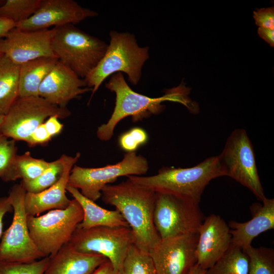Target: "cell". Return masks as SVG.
Here are the masks:
<instances>
[{"mask_svg": "<svg viewBox=\"0 0 274 274\" xmlns=\"http://www.w3.org/2000/svg\"><path fill=\"white\" fill-rule=\"evenodd\" d=\"M50 258L43 274H92L108 260L102 255L79 252L67 245Z\"/></svg>", "mask_w": 274, "mask_h": 274, "instance_id": "cell-20", "label": "cell"}, {"mask_svg": "<svg viewBox=\"0 0 274 274\" xmlns=\"http://www.w3.org/2000/svg\"><path fill=\"white\" fill-rule=\"evenodd\" d=\"M58 119L56 116H51L44 123L51 137L60 133L62 129L63 125L59 121Z\"/></svg>", "mask_w": 274, "mask_h": 274, "instance_id": "cell-35", "label": "cell"}, {"mask_svg": "<svg viewBox=\"0 0 274 274\" xmlns=\"http://www.w3.org/2000/svg\"><path fill=\"white\" fill-rule=\"evenodd\" d=\"M70 115L66 108L52 104L39 96L19 97L5 115L0 133L14 141L26 142L46 119L51 116L64 118Z\"/></svg>", "mask_w": 274, "mask_h": 274, "instance_id": "cell-12", "label": "cell"}, {"mask_svg": "<svg viewBox=\"0 0 274 274\" xmlns=\"http://www.w3.org/2000/svg\"><path fill=\"white\" fill-rule=\"evenodd\" d=\"M91 91L84 79L59 60L41 83L39 96L50 103L66 108L68 102L80 95Z\"/></svg>", "mask_w": 274, "mask_h": 274, "instance_id": "cell-17", "label": "cell"}, {"mask_svg": "<svg viewBox=\"0 0 274 274\" xmlns=\"http://www.w3.org/2000/svg\"><path fill=\"white\" fill-rule=\"evenodd\" d=\"M109 35L110 43L104 56L84 79L92 89L91 98L104 81L117 73H125L130 83L137 85L149 57V47L139 46L134 35L112 30Z\"/></svg>", "mask_w": 274, "mask_h": 274, "instance_id": "cell-4", "label": "cell"}, {"mask_svg": "<svg viewBox=\"0 0 274 274\" xmlns=\"http://www.w3.org/2000/svg\"><path fill=\"white\" fill-rule=\"evenodd\" d=\"M16 24L11 21L0 18V38L4 37Z\"/></svg>", "mask_w": 274, "mask_h": 274, "instance_id": "cell-39", "label": "cell"}, {"mask_svg": "<svg viewBox=\"0 0 274 274\" xmlns=\"http://www.w3.org/2000/svg\"><path fill=\"white\" fill-rule=\"evenodd\" d=\"M133 244L129 227L98 226L88 229L77 227L66 245L79 252L105 256L119 273L128 250Z\"/></svg>", "mask_w": 274, "mask_h": 274, "instance_id": "cell-9", "label": "cell"}, {"mask_svg": "<svg viewBox=\"0 0 274 274\" xmlns=\"http://www.w3.org/2000/svg\"><path fill=\"white\" fill-rule=\"evenodd\" d=\"M51 41L54 55L84 79L104 56L108 45L73 24L55 27Z\"/></svg>", "mask_w": 274, "mask_h": 274, "instance_id": "cell-5", "label": "cell"}, {"mask_svg": "<svg viewBox=\"0 0 274 274\" xmlns=\"http://www.w3.org/2000/svg\"><path fill=\"white\" fill-rule=\"evenodd\" d=\"M58 60L56 57H40L20 65L19 97L38 96L41 83Z\"/></svg>", "mask_w": 274, "mask_h": 274, "instance_id": "cell-22", "label": "cell"}, {"mask_svg": "<svg viewBox=\"0 0 274 274\" xmlns=\"http://www.w3.org/2000/svg\"><path fill=\"white\" fill-rule=\"evenodd\" d=\"M218 156L225 176L249 189L257 199L263 201L266 198L258 175L254 148L245 129H234Z\"/></svg>", "mask_w": 274, "mask_h": 274, "instance_id": "cell-11", "label": "cell"}, {"mask_svg": "<svg viewBox=\"0 0 274 274\" xmlns=\"http://www.w3.org/2000/svg\"><path fill=\"white\" fill-rule=\"evenodd\" d=\"M51 138L43 123L32 132L26 142L30 146L43 144L49 141Z\"/></svg>", "mask_w": 274, "mask_h": 274, "instance_id": "cell-34", "label": "cell"}, {"mask_svg": "<svg viewBox=\"0 0 274 274\" xmlns=\"http://www.w3.org/2000/svg\"><path fill=\"white\" fill-rule=\"evenodd\" d=\"M83 219V211L75 199L64 209L52 210L41 216H27L30 236L44 257H53L70 241Z\"/></svg>", "mask_w": 274, "mask_h": 274, "instance_id": "cell-6", "label": "cell"}, {"mask_svg": "<svg viewBox=\"0 0 274 274\" xmlns=\"http://www.w3.org/2000/svg\"><path fill=\"white\" fill-rule=\"evenodd\" d=\"M97 13L73 0H42L40 7L29 18L16 24L25 30L48 29L50 26L76 24Z\"/></svg>", "mask_w": 274, "mask_h": 274, "instance_id": "cell-15", "label": "cell"}, {"mask_svg": "<svg viewBox=\"0 0 274 274\" xmlns=\"http://www.w3.org/2000/svg\"><path fill=\"white\" fill-rule=\"evenodd\" d=\"M55 28L25 30L15 27L0 38V54L18 65L40 57H56L51 48Z\"/></svg>", "mask_w": 274, "mask_h": 274, "instance_id": "cell-14", "label": "cell"}, {"mask_svg": "<svg viewBox=\"0 0 274 274\" xmlns=\"http://www.w3.org/2000/svg\"><path fill=\"white\" fill-rule=\"evenodd\" d=\"M63 170V160L59 159L49 162L47 168L35 180L22 182L26 192L38 193L51 187L60 179Z\"/></svg>", "mask_w": 274, "mask_h": 274, "instance_id": "cell-28", "label": "cell"}, {"mask_svg": "<svg viewBox=\"0 0 274 274\" xmlns=\"http://www.w3.org/2000/svg\"><path fill=\"white\" fill-rule=\"evenodd\" d=\"M4 116H5V115H0V128H1V127L2 126V124L3 122L4 121Z\"/></svg>", "mask_w": 274, "mask_h": 274, "instance_id": "cell-41", "label": "cell"}, {"mask_svg": "<svg viewBox=\"0 0 274 274\" xmlns=\"http://www.w3.org/2000/svg\"><path fill=\"white\" fill-rule=\"evenodd\" d=\"M20 65L0 56V115H5L19 97Z\"/></svg>", "mask_w": 274, "mask_h": 274, "instance_id": "cell-23", "label": "cell"}, {"mask_svg": "<svg viewBox=\"0 0 274 274\" xmlns=\"http://www.w3.org/2000/svg\"><path fill=\"white\" fill-rule=\"evenodd\" d=\"M42 0H6L0 5V18L15 24L31 17L39 9Z\"/></svg>", "mask_w": 274, "mask_h": 274, "instance_id": "cell-26", "label": "cell"}, {"mask_svg": "<svg viewBox=\"0 0 274 274\" xmlns=\"http://www.w3.org/2000/svg\"><path fill=\"white\" fill-rule=\"evenodd\" d=\"M262 202L251 206L252 218L250 220L229 222L232 244L244 250L251 246L253 240L260 234L274 228V199L266 198Z\"/></svg>", "mask_w": 274, "mask_h": 274, "instance_id": "cell-19", "label": "cell"}, {"mask_svg": "<svg viewBox=\"0 0 274 274\" xmlns=\"http://www.w3.org/2000/svg\"><path fill=\"white\" fill-rule=\"evenodd\" d=\"M13 208L8 196L0 197V237L3 234V218L9 212H12Z\"/></svg>", "mask_w": 274, "mask_h": 274, "instance_id": "cell-36", "label": "cell"}, {"mask_svg": "<svg viewBox=\"0 0 274 274\" xmlns=\"http://www.w3.org/2000/svg\"><path fill=\"white\" fill-rule=\"evenodd\" d=\"M255 24L259 27L274 29V7L257 9L253 11Z\"/></svg>", "mask_w": 274, "mask_h": 274, "instance_id": "cell-33", "label": "cell"}, {"mask_svg": "<svg viewBox=\"0 0 274 274\" xmlns=\"http://www.w3.org/2000/svg\"><path fill=\"white\" fill-rule=\"evenodd\" d=\"M62 155L63 170L60 179L54 185L38 193L26 192L24 199L27 216H37L46 211L62 210L67 208L71 200L66 195L71 171L80 157Z\"/></svg>", "mask_w": 274, "mask_h": 274, "instance_id": "cell-18", "label": "cell"}, {"mask_svg": "<svg viewBox=\"0 0 274 274\" xmlns=\"http://www.w3.org/2000/svg\"><path fill=\"white\" fill-rule=\"evenodd\" d=\"M66 191L79 203L83 211V219L77 227L84 229L98 226L129 227L118 210H108L101 208L95 201L83 196L78 189L70 186H67Z\"/></svg>", "mask_w": 274, "mask_h": 274, "instance_id": "cell-21", "label": "cell"}, {"mask_svg": "<svg viewBox=\"0 0 274 274\" xmlns=\"http://www.w3.org/2000/svg\"><path fill=\"white\" fill-rule=\"evenodd\" d=\"M119 274H157L149 252L133 244L128 250Z\"/></svg>", "mask_w": 274, "mask_h": 274, "instance_id": "cell-25", "label": "cell"}, {"mask_svg": "<svg viewBox=\"0 0 274 274\" xmlns=\"http://www.w3.org/2000/svg\"><path fill=\"white\" fill-rule=\"evenodd\" d=\"M249 259L248 274H274V250L252 246L243 250Z\"/></svg>", "mask_w": 274, "mask_h": 274, "instance_id": "cell-27", "label": "cell"}, {"mask_svg": "<svg viewBox=\"0 0 274 274\" xmlns=\"http://www.w3.org/2000/svg\"><path fill=\"white\" fill-rule=\"evenodd\" d=\"M206 270L202 269L196 263L190 269L188 274H204Z\"/></svg>", "mask_w": 274, "mask_h": 274, "instance_id": "cell-40", "label": "cell"}, {"mask_svg": "<svg viewBox=\"0 0 274 274\" xmlns=\"http://www.w3.org/2000/svg\"><path fill=\"white\" fill-rule=\"evenodd\" d=\"M149 169L147 159L135 152H127L122 160L113 164L97 168L74 165L70 173L68 186L80 190L86 198L95 201L101 196V190L122 176L145 174Z\"/></svg>", "mask_w": 274, "mask_h": 274, "instance_id": "cell-8", "label": "cell"}, {"mask_svg": "<svg viewBox=\"0 0 274 274\" xmlns=\"http://www.w3.org/2000/svg\"><path fill=\"white\" fill-rule=\"evenodd\" d=\"M16 151L15 141L0 133V179L5 182L18 179L15 167Z\"/></svg>", "mask_w": 274, "mask_h": 274, "instance_id": "cell-29", "label": "cell"}, {"mask_svg": "<svg viewBox=\"0 0 274 274\" xmlns=\"http://www.w3.org/2000/svg\"><path fill=\"white\" fill-rule=\"evenodd\" d=\"M101 197L104 203L113 206L122 215L137 247L149 252L160 242L154 223L155 192L127 179L117 185L106 186Z\"/></svg>", "mask_w": 274, "mask_h": 274, "instance_id": "cell-1", "label": "cell"}, {"mask_svg": "<svg viewBox=\"0 0 274 274\" xmlns=\"http://www.w3.org/2000/svg\"><path fill=\"white\" fill-rule=\"evenodd\" d=\"M148 141V135L145 130L140 127H134L124 132L119 137L120 148L127 152H134Z\"/></svg>", "mask_w": 274, "mask_h": 274, "instance_id": "cell-32", "label": "cell"}, {"mask_svg": "<svg viewBox=\"0 0 274 274\" xmlns=\"http://www.w3.org/2000/svg\"><path fill=\"white\" fill-rule=\"evenodd\" d=\"M5 1L4 0H0V5H1Z\"/></svg>", "mask_w": 274, "mask_h": 274, "instance_id": "cell-42", "label": "cell"}, {"mask_svg": "<svg viewBox=\"0 0 274 274\" xmlns=\"http://www.w3.org/2000/svg\"><path fill=\"white\" fill-rule=\"evenodd\" d=\"M50 258L48 256L29 263L0 261V274H43Z\"/></svg>", "mask_w": 274, "mask_h": 274, "instance_id": "cell-31", "label": "cell"}, {"mask_svg": "<svg viewBox=\"0 0 274 274\" xmlns=\"http://www.w3.org/2000/svg\"><path fill=\"white\" fill-rule=\"evenodd\" d=\"M196 263L207 270L225 253L231 244L230 228L218 215L204 218L197 229Z\"/></svg>", "mask_w": 274, "mask_h": 274, "instance_id": "cell-16", "label": "cell"}, {"mask_svg": "<svg viewBox=\"0 0 274 274\" xmlns=\"http://www.w3.org/2000/svg\"><path fill=\"white\" fill-rule=\"evenodd\" d=\"M225 176L218 156L206 158L187 168L163 166L151 176H129L128 179L154 192L172 194L199 204L201 196L213 179Z\"/></svg>", "mask_w": 274, "mask_h": 274, "instance_id": "cell-3", "label": "cell"}, {"mask_svg": "<svg viewBox=\"0 0 274 274\" xmlns=\"http://www.w3.org/2000/svg\"><path fill=\"white\" fill-rule=\"evenodd\" d=\"M106 87L116 95L113 113L108 122L101 125L96 131L101 141L110 140L117 124L123 119L131 117L133 122L141 121L152 115L161 113L165 108L162 103L172 101L186 106L189 102V89L181 83L178 87L167 89L159 97H150L133 91L128 86L122 73L113 74L106 84Z\"/></svg>", "mask_w": 274, "mask_h": 274, "instance_id": "cell-2", "label": "cell"}, {"mask_svg": "<svg viewBox=\"0 0 274 274\" xmlns=\"http://www.w3.org/2000/svg\"><path fill=\"white\" fill-rule=\"evenodd\" d=\"M249 266L248 255L242 248L231 244L204 274H248Z\"/></svg>", "mask_w": 274, "mask_h": 274, "instance_id": "cell-24", "label": "cell"}, {"mask_svg": "<svg viewBox=\"0 0 274 274\" xmlns=\"http://www.w3.org/2000/svg\"><path fill=\"white\" fill-rule=\"evenodd\" d=\"M49 163L43 159L32 157L29 152L17 155L15 167L17 178L22 179V182L34 180L44 172Z\"/></svg>", "mask_w": 274, "mask_h": 274, "instance_id": "cell-30", "label": "cell"}, {"mask_svg": "<svg viewBox=\"0 0 274 274\" xmlns=\"http://www.w3.org/2000/svg\"><path fill=\"white\" fill-rule=\"evenodd\" d=\"M198 232L160 242L149 251L157 274H188L196 263Z\"/></svg>", "mask_w": 274, "mask_h": 274, "instance_id": "cell-13", "label": "cell"}, {"mask_svg": "<svg viewBox=\"0 0 274 274\" xmlns=\"http://www.w3.org/2000/svg\"><path fill=\"white\" fill-rule=\"evenodd\" d=\"M2 54H0V56Z\"/></svg>", "mask_w": 274, "mask_h": 274, "instance_id": "cell-43", "label": "cell"}, {"mask_svg": "<svg viewBox=\"0 0 274 274\" xmlns=\"http://www.w3.org/2000/svg\"><path fill=\"white\" fill-rule=\"evenodd\" d=\"M26 193L21 183L14 185L9 192L8 197L14 214L0 243V261L29 263L45 257L29 234L24 204Z\"/></svg>", "mask_w": 274, "mask_h": 274, "instance_id": "cell-10", "label": "cell"}, {"mask_svg": "<svg viewBox=\"0 0 274 274\" xmlns=\"http://www.w3.org/2000/svg\"><path fill=\"white\" fill-rule=\"evenodd\" d=\"M92 274H119L114 268L111 263L108 260L100 265Z\"/></svg>", "mask_w": 274, "mask_h": 274, "instance_id": "cell-38", "label": "cell"}, {"mask_svg": "<svg viewBox=\"0 0 274 274\" xmlns=\"http://www.w3.org/2000/svg\"><path fill=\"white\" fill-rule=\"evenodd\" d=\"M154 223L161 240L197 232L204 217L199 204L176 195L155 192Z\"/></svg>", "mask_w": 274, "mask_h": 274, "instance_id": "cell-7", "label": "cell"}, {"mask_svg": "<svg viewBox=\"0 0 274 274\" xmlns=\"http://www.w3.org/2000/svg\"><path fill=\"white\" fill-rule=\"evenodd\" d=\"M258 36L264 40L270 47H274V29L258 27Z\"/></svg>", "mask_w": 274, "mask_h": 274, "instance_id": "cell-37", "label": "cell"}]
</instances>
